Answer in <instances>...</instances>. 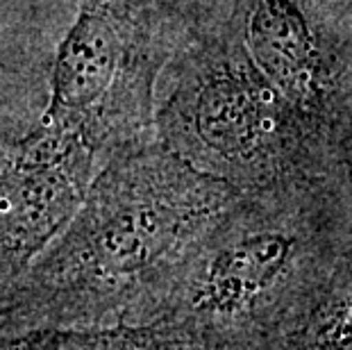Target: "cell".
<instances>
[{"instance_id":"obj_1","label":"cell","mask_w":352,"mask_h":350,"mask_svg":"<svg viewBox=\"0 0 352 350\" xmlns=\"http://www.w3.org/2000/svg\"><path fill=\"white\" fill-rule=\"evenodd\" d=\"M234 198L160 139L116 155L14 282L0 332L157 321L186 255Z\"/></svg>"},{"instance_id":"obj_2","label":"cell","mask_w":352,"mask_h":350,"mask_svg":"<svg viewBox=\"0 0 352 350\" xmlns=\"http://www.w3.org/2000/svg\"><path fill=\"white\" fill-rule=\"evenodd\" d=\"M302 234L271 205L232 203L186 255L160 311L202 350H282L302 316Z\"/></svg>"},{"instance_id":"obj_3","label":"cell","mask_w":352,"mask_h":350,"mask_svg":"<svg viewBox=\"0 0 352 350\" xmlns=\"http://www.w3.org/2000/svg\"><path fill=\"white\" fill-rule=\"evenodd\" d=\"M59 46L48 111L50 135L102 164L153 137L155 80L173 48V0H78Z\"/></svg>"},{"instance_id":"obj_4","label":"cell","mask_w":352,"mask_h":350,"mask_svg":"<svg viewBox=\"0 0 352 350\" xmlns=\"http://www.w3.org/2000/svg\"><path fill=\"white\" fill-rule=\"evenodd\" d=\"M102 166L87 148L39 125L0 148V307L78 212Z\"/></svg>"},{"instance_id":"obj_5","label":"cell","mask_w":352,"mask_h":350,"mask_svg":"<svg viewBox=\"0 0 352 350\" xmlns=\"http://www.w3.org/2000/svg\"><path fill=\"white\" fill-rule=\"evenodd\" d=\"M0 350H202L170 321L0 332Z\"/></svg>"},{"instance_id":"obj_6","label":"cell","mask_w":352,"mask_h":350,"mask_svg":"<svg viewBox=\"0 0 352 350\" xmlns=\"http://www.w3.org/2000/svg\"><path fill=\"white\" fill-rule=\"evenodd\" d=\"M289 344L309 346V350H352V303L346 309L339 307L329 316H323L316 327L305 332V337L298 341L291 339L284 346Z\"/></svg>"}]
</instances>
